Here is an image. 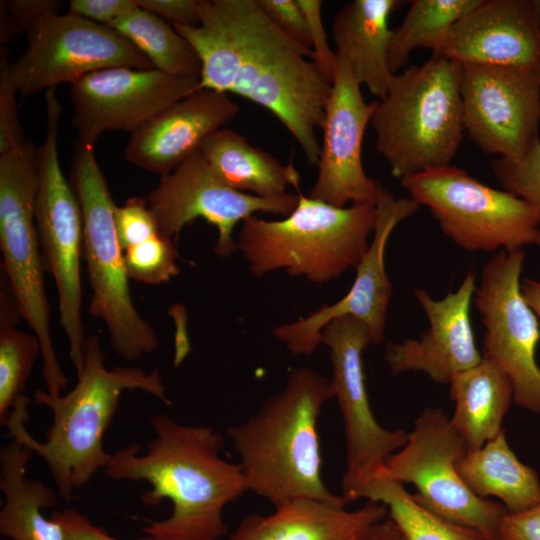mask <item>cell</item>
I'll return each instance as SVG.
<instances>
[{
    "label": "cell",
    "instance_id": "1f68e13d",
    "mask_svg": "<svg viewBox=\"0 0 540 540\" xmlns=\"http://www.w3.org/2000/svg\"><path fill=\"white\" fill-rule=\"evenodd\" d=\"M20 315L6 279L0 290V425L7 426L10 413L23 397L34 364L41 354L34 333L16 328Z\"/></svg>",
    "mask_w": 540,
    "mask_h": 540
},
{
    "label": "cell",
    "instance_id": "836d02e7",
    "mask_svg": "<svg viewBox=\"0 0 540 540\" xmlns=\"http://www.w3.org/2000/svg\"><path fill=\"white\" fill-rule=\"evenodd\" d=\"M492 169L504 190L536 211L540 226V137L521 159L497 157Z\"/></svg>",
    "mask_w": 540,
    "mask_h": 540
},
{
    "label": "cell",
    "instance_id": "277c9868",
    "mask_svg": "<svg viewBox=\"0 0 540 540\" xmlns=\"http://www.w3.org/2000/svg\"><path fill=\"white\" fill-rule=\"evenodd\" d=\"M331 398L330 379L300 367L257 413L227 428L248 491L275 507L296 499L346 506V499L331 492L321 475L318 418Z\"/></svg>",
    "mask_w": 540,
    "mask_h": 540
},
{
    "label": "cell",
    "instance_id": "cb8c5ba5",
    "mask_svg": "<svg viewBox=\"0 0 540 540\" xmlns=\"http://www.w3.org/2000/svg\"><path fill=\"white\" fill-rule=\"evenodd\" d=\"M401 0H353L335 15L331 36L336 55L344 58L362 86L383 98L393 73L388 64L389 45L393 29L390 15L400 7Z\"/></svg>",
    "mask_w": 540,
    "mask_h": 540
},
{
    "label": "cell",
    "instance_id": "3957f363",
    "mask_svg": "<svg viewBox=\"0 0 540 540\" xmlns=\"http://www.w3.org/2000/svg\"><path fill=\"white\" fill-rule=\"evenodd\" d=\"M104 362L100 339L88 335L83 350V368L75 386L58 396H52L46 390L34 392V402L52 413L44 442L34 439L26 428L30 403L26 395L13 407L6 426L12 438L44 460L58 497L65 501L104 469L110 454L104 449L103 437L123 392L143 391L171 405L157 368L150 372L132 366L107 369Z\"/></svg>",
    "mask_w": 540,
    "mask_h": 540
},
{
    "label": "cell",
    "instance_id": "bcb514c9",
    "mask_svg": "<svg viewBox=\"0 0 540 540\" xmlns=\"http://www.w3.org/2000/svg\"><path fill=\"white\" fill-rule=\"evenodd\" d=\"M536 245L540 248V234L538 236V239H537V242H536Z\"/></svg>",
    "mask_w": 540,
    "mask_h": 540
},
{
    "label": "cell",
    "instance_id": "484cf974",
    "mask_svg": "<svg viewBox=\"0 0 540 540\" xmlns=\"http://www.w3.org/2000/svg\"><path fill=\"white\" fill-rule=\"evenodd\" d=\"M454 412L450 420L468 451L481 448L503 428L512 403L513 386L505 372L488 356L450 382Z\"/></svg>",
    "mask_w": 540,
    "mask_h": 540
},
{
    "label": "cell",
    "instance_id": "7c38bea8",
    "mask_svg": "<svg viewBox=\"0 0 540 540\" xmlns=\"http://www.w3.org/2000/svg\"><path fill=\"white\" fill-rule=\"evenodd\" d=\"M523 249L496 252L484 265L473 302L484 327L483 353L508 376L514 403L540 415L539 320L521 291Z\"/></svg>",
    "mask_w": 540,
    "mask_h": 540
},
{
    "label": "cell",
    "instance_id": "74e56055",
    "mask_svg": "<svg viewBox=\"0 0 540 540\" xmlns=\"http://www.w3.org/2000/svg\"><path fill=\"white\" fill-rule=\"evenodd\" d=\"M305 15L313 61L324 77L332 83L336 71L337 56L331 49L322 21V1L298 0Z\"/></svg>",
    "mask_w": 540,
    "mask_h": 540
},
{
    "label": "cell",
    "instance_id": "d4e9b609",
    "mask_svg": "<svg viewBox=\"0 0 540 540\" xmlns=\"http://www.w3.org/2000/svg\"><path fill=\"white\" fill-rule=\"evenodd\" d=\"M33 452L16 439L0 450V533L12 540H64L61 526L44 510L56 506L58 494L26 476Z\"/></svg>",
    "mask_w": 540,
    "mask_h": 540
},
{
    "label": "cell",
    "instance_id": "4dcf8cb0",
    "mask_svg": "<svg viewBox=\"0 0 540 540\" xmlns=\"http://www.w3.org/2000/svg\"><path fill=\"white\" fill-rule=\"evenodd\" d=\"M110 28L129 40L155 69L175 76H200L201 61L193 46L160 17L138 6Z\"/></svg>",
    "mask_w": 540,
    "mask_h": 540
},
{
    "label": "cell",
    "instance_id": "9a60e30c",
    "mask_svg": "<svg viewBox=\"0 0 540 540\" xmlns=\"http://www.w3.org/2000/svg\"><path fill=\"white\" fill-rule=\"evenodd\" d=\"M145 199L160 235L176 241L186 225L202 218L218 231L214 253L226 258L238 251L233 231L239 222L257 212L287 216L296 207L298 194L263 198L237 191L213 173L199 150L161 176Z\"/></svg>",
    "mask_w": 540,
    "mask_h": 540
},
{
    "label": "cell",
    "instance_id": "f546056e",
    "mask_svg": "<svg viewBox=\"0 0 540 540\" xmlns=\"http://www.w3.org/2000/svg\"><path fill=\"white\" fill-rule=\"evenodd\" d=\"M481 0H412L401 24L393 29L388 64L391 72L405 67L414 49L438 53L453 25Z\"/></svg>",
    "mask_w": 540,
    "mask_h": 540
},
{
    "label": "cell",
    "instance_id": "ba28073f",
    "mask_svg": "<svg viewBox=\"0 0 540 540\" xmlns=\"http://www.w3.org/2000/svg\"><path fill=\"white\" fill-rule=\"evenodd\" d=\"M37 150L24 144L0 154V249L9 290L20 317L41 345L46 391L62 394L68 379L58 361L50 328V305L35 224Z\"/></svg>",
    "mask_w": 540,
    "mask_h": 540
},
{
    "label": "cell",
    "instance_id": "6da1fadb",
    "mask_svg": "<svg viewBox=\"0 0 540 540\" xmlns=\"http://www.w3.org/2000/svg\"><path fill=\"white\" fill-rule=\"evenodd\" d=\"M198 26H173L201 61L200 89L233 93L270 111L318 164L332 83L312 50L282 31L257 0H199Z\"/></svg>",
    "mask_w": 540,
    "mask_h": 540
},
{
    "label": "cell",
    "instance_id": "f1b7e54d",
    "mask_svg": "<svg viewBox=\"0 0 540 540\" xmlns=\"http://www.w3.org/2000/svg\"><path fill=\"white\" fill-rule=\"evenodd\" d=\"M367 499L387 507L388 517L406 540H493L481 532L446 520L423 507L404 484L389 478L384 469L358 485L348 500Z\"/></svg>",
    "mask_w": 540,
    "mask_h": 540
},
{
    "label": "cell",
    "instance_id": "603a6c76",
    "mask_svg": "<svg viewBox=\"0 0 540 540\" xmlns=\"http://www.w3.org/2000/svg\"><path fill=\"white\" fill-rule=\"evenodd\" d=\"M315 499H296L269 515L245 517L229 540H365L388 516L387 507L367 501L356 510Z\"/></svg>",
    "mask_w": 540,
    "mask_h": 540
},
{
    "label": "cell",
    "instance_id": "d590c367",
    "mask_svg": "<svg viewBox=\"0 0 540 540\" xmlns=\"http://www.w3.org/2000/svg\"><path fill=\"white\" fill-rule=\"evenodd\" d=\"M116 233L122 250L141 244L160 234L145 198L132 197L114 214Z\"/></svg>",
    "mask_w": 540,
    "mask_h": 540
},
{
    "label": "cell",
    "instance_id": "4fadbf2b",
    "mask_svg": "<svg viewBox=\"0 0 540 540\" xmlns=\"http://www.w3.org/2000/svg\"><path fill=\"white\" fill-rule=\"evenodd\" d=\"M27 46L11 64L18 92L27 97L108 68L153 69L114 29L70 12L47 16L26 30Z\"/></svg>",
    "mask_w": 540,
    "mask_h": 540
},
{
    "label": "cell",
    "instance_id": "7bdbcfd3",
    "mask_svg": "<svg viewBox=\"0 0 540 540\" xmlns=\"http://www.w3.org/2000/svg\"><path fill=\"white\" fill-rule=\"evenodd\" d=\"M499 540H540V502L521 512H507L500 525Z\"/></svg>",
    "mask_w": 540,
    "mask_h": 540
},
{
    "label": "cell",
    "instance_id": "8d00e7d4",
    "mask_svg": "<svg viewBox=\"0 0 540 540\" xmlns=\"http://www.w3.org/2000/svg\"><path fill=\"white\" fill-rule=\"evenodd\" d=\"M1 40L24 31L37 21L60 14L62 1L8 0L1 1Z\"/></svg>",
    "mask_w": 540,
    "mask_h": 540
},
{
    "label": "cell",
    "instance_id": "7402d4cb",
    "mask_svg": "<svg viewBox=\"0 0 540 540\" xmlns=\"http://www.w3.org/2000/svg\"><path fill=\"white\" fill-rule=\"evenodd\" d=\"M238 112L239 106L228 94L199 89L132 133L125 158L148 172L169 174L198 152Z\"/></svg>",
    "mask_w": 540,
    "mask_h": 540
},
{
    "label": "cell",
    "instance_id": "8992f818",
    "mask_svg": "<svg viewBox=\"0 0 540 540\" xmlns=\"http://www.w3.org/2000/svg\"><path fill=\"white\" fill-rule=\"evenodd\" d=\"M297 191L298 203L284 219L252 216L241 223L237 247L251 274L283 270L324 284L356 268L374 232L375 206L336 207Z\"/></svg>",
    "mask_w": 540,
    "mask_h": 540
},
{
    "label": "cell",
    "instance_id": "8fae6325",
    "mask_svg": "<svg viewBox=\"0 0 540 540\" xmlns=\"http://www.w3.org/2000/svg\"><path fill=\"white\" fill-rule=\"evenodd\" d=\"M467 451L450 417L439 407H426L405 445L386 459L384 473L414 485V498L434 514L499 540L507 510L501 503L475 495L464 483L458 464Z\"/></svg>",
    "mask_w": 540,
    "mask_h": 540
},
{
    "label": "cell",
    "instance_id": "7a4b0ae2",
    "mask_svg": "<svg viewBox=\"0 0 540 540\" xmlns=\"http://www.w3.org/2000/svg\"><path fill=\"white\" fill-rule=\"evenodd\" d=\"M154 437L146 451L131 443L110 454L102 470L115 481H145L140 499H167L170 515L142 531L165 540H218L226 535L225 507L248 491L240 464L221 456L224 437L211 427L186 425L167 414L150 420Z\"/></svg>",
    "mask_w": 540,
    "mask_h": 540
},
{
    "label": "cell",
    "instance_id": "b9f144b4",
    "mask_svg": "<svg viewBox=\"0 0 540 540\" xmlns=\"http://www.w3.org/2000/svg\"><path fill=\"white\" fill-rule=\"evenodd\" d=\"M137 4L172 26L200 24L199 0H137Z\"/></svg>",
    "mask_w": 540,
    "mask_h": 540
},
{
    "label": "cell",
    "instance_id": "30bf717a",
    "mask_svg": "<svg viewBox=\"0 0 540 540\" xmlns=\"http://www.w3.org/2000/svg\"><path fill=\"white\" fill-rule=\"evenodd\" d=\"M400 182L464 250L514 251L536 245L540 234L536 211L512 193L490 187L459 167L428 170Z\"/></svg>",
    "mask_w": 540,
    "mask_h": 540
},
{
    "label": "cell",
    "instance_id": "4316f807",
    "mask_svg": "<svg viewBox=\"0 0 540 540\" xmlns=\"http://www.w3.org/2000/svg\"><path fill=\"white\" fill-rule=\"evenodd\" d=\"M200 152L213 173L237 191L270 198L287 193L288 186L299 189L300 174L293 165H283L234 130L216 131Z\"/></svg>",
    "mask_w": 540,
    "mask_h": 540
},
{
    "label": "cell",
    "instance_id": "f6af8a7d",
    "mask_svg": "<svg viewBox=\"0 0 540 540\" xmlns=\"http://www.w3.org/2000/svg\"><path fill=\"white\" fill-rule=\"evenodd\" d=\"M522 295L540 322V281L526 278L521 283Z\"/></svg>",
    "mask_w": 540,
    "mask_h": 540
},
{
    "label": "cell",
    "instance_id": "f35d334b",
    "mask_svg": "<svg viewBox=\"0 0 540 540\" xmlns=\"http://www.w3.org/2000/svg\"><path fill=\"white\" fill-rule=\"evenodd\" d=\"M257 2L282 31L311 49L306 18L298 0H257Z\"/></svg>",
    "mask_w": 540,
    "mask_h": 540
},
{
    "label": "cell",
    "instance_id": "2e32d148",
    "mask_svg": "<svg viewBox=\"0 0 540 540\" xmlns=\"http://www.w3.org/2000/svg\"><path fill=\"white\" fill-rule=\"evenodd\" d=\"M461 66L465 132L485 153L521 159L540 137V73L495 65Z\"/></svg>",
    "mask_w": 540,
    "mask_h": 540
},
{
    "label": "cell",
    "instance_id": "5b68a950",
    "mask_svg": "<svg viewBox=\"0 0 540 540\" xmlns=\"http://www.w3.org/2000/svg\"><path fill=\"white\" fill-rule=\"evenodd\" d=\"M460 63L433 54L393 74L371 119L375 148L400 180L451 165L463 132Z\"/></svg>",
    "mask_w": 540,
    "mask_h": 540
},
{
    "label": "cell",
    "instance_id": "ab89813d",
    "mask_svg": "<svg viewBox=\"0 0 540 540\" xmlns=\"http://www.w3.org/2000/svg\"><path fill=\"white\" fill-rule=\"evenodd\" d=\"M51 518L61 526L64 540H120L95 525L87 516L76 509L68 508L62 511H54ZM139 540L165 539L146 534Z\"/></svg>",
    "mask_w": 540,
    "mask_h": 540
},
{
    "label": "cell",
    "instance_id": "60d3db41",
    "mask_svg": "<svg viewBox=\"0 0 540 540\" xmlns=\"http://www.w3.org/2000/svg\"><path fill=\"white\" fill-rule=\"evenodd\" d=\"M138 8L137 0H71L69 12L110 27L116 20Z\"/></svg>",
    "mask_w": 540,
    "mask_h": 540
},
{
    "label": "cell",
    "instance_id": "83f0119b",
    "mask_svg": "<svg viewBox=\"0 0 540 540\" xmlns=\"http://www.w3.org/2000/svg\"><path fill=\"white\" fill-rule=\"evenodd\" d=\"M464 483L477 496L497 498L509 513L540 502V479L509 446L505 429L481 448L467 451L458 464Z\"/></svg>",
    "mask_w": 540,
    "mask_h": 540
},
{
    "label": "cell",
    "instance_id": "e575fe53",
    "mask_svg": "<svg viewBox=\"0 0 540 540\" xmlns=\"http://www.w3.org/2000/svg\"><path fill=\"white\" fill-rule=\"evenodd\" d=\"M8 51L0 48V154L26 142L19 121L16 92H18Z\"/></svg>",
    "mask_w": 540,
    "mask_h": 540
},
{
    "label": "cell",
    "instance_id": "ee69618b",
    "mask_svg": "<svg viewBox=\"0 0 540 540\" xmlns=\"http://www.w3.org/2000/svg\"><path fill=\"white\" fill-rule=\"evenodd\" d=\"M365 540H406L402 532L395 523L387 516L385 519L376 523Z\"/></svg>",
    "mask_w": 540,
    "mask_h": 540
},
{
    "label": "cell",
    "instance_id": "d6a6232c",
    "mask_svg": "<svg viewBox=\"0 0 540 540\" xmlns=\"http://www.w3.org/2000/svg\"><path fill=\"white\" fill-rule=\"evenodd\" d=\"M128 278L146 285H160L177 276L175 242L158 234L123 251Z\"/></svg>",
    "mask_w": 540,
    "mask_h": 540
},
{
    "label": "cell",
    "instance_id": "d6986e66",
    "mask_svg": "<svg viewBox=\"0 0 540 540\" xmlns=\"http://www.w3.org/2000/svg\"><path fill=\"white\" fill-rule=\"evenodd\" d=\"M376 104L377 100L365 101L350 65L337 56L322 127L318 172L309 197L336 207L375 206L380 185L364 170L362 142Z\"/></svg>",
    "mask_w": 540,
    "mask_h": 540
},
{
    "label": "cell",
    "instance_id": "9c48e42d",
    "mask_svg": "<svg viewBox=\"0 0 540 540\" xmlns=\"http://www.w3.org/2000/svg\"><path fill=\"white\" fill-rule=\"evenodd\" d=\"M45 107L46 134L37 150L35 224L43 269L52 275L56 284L59 323L78 376L83 368L87 337L81 314L83 216L75 191L65 178L59 161L57 139L61 106L55 88L46 91Z\"/></svg>",
    "mask_w": 540,
    "mask_h": 540
},
{
    "label": "cell",
    "instance_id": "44dd1931",
    "mask_svg": "<svg viewBox=\"0 0 540 540\" xmlns=\"http://www.w3.org/2000/svg\"><path fill=\"white\" fill-rule=\"evenodd\" d=\"M435 54L461 65L540 73V0H481L453 25Z\"/></svg>",
    "mask_w": 540,
    "mask_h": 540
},
{
    "label": "cell",
    "instance_id": "52a82bcc",
    "mask_svg": "<svg viewBox=\"0 0 540 540\" xmlns=\"http://www.w3.org/2000/svg\"><path fill=\"white\" fill-rule=\"evenodd\" d=\"M70 183L83 216V259L92 291L89 313L104 323L119 357L128 362L140 360L157 351L159 338L134 305L116 233L117 206L94 145L76 140Z\"/></svg>",
    "mask_w": 540,
    "mask_h": 540
},
{
    "label": "cell",
    "instance_id": "5bb4252c",
    "mask_svg": "<svg viewBox=\"0 0 540 540\" xmlns=\"http://www.w3.org/2000/svg\"><path fill=\"white\" fill-rule=\"evenodd\" d=\"M321 342L330 350V385L344 423L346 469L341 485L346 499L384 469L386 459L405 445L408 432L382 427L372 412L362 359L372 344L369 328L354 317H338L324 326Z\"/></svg>",
    "mask_w": 540,
    "mask_h": 540
},
{
    "label": "cell",
    "instance_id": "ac0fdd59",
    "mask_svg": "<svg viewBox=\"0 0 540 540\" xmlns=\"http://www.w3.org/2000/svg\"><path fill=\"white\" fill-rule=\"evenodd\" d=\"M411 198H396L379 187L375 203L376 220L370 245L357 265L354 282L339 301L323 305L304 318L278 325L273 333L294 355H311L321 342V332L331 320L351 316L370 330L372 344L384 339L387 311L393 286L385 267V250L395 227L417 212Z\"/></svg>",
    "mask_w": 540,
    "mask_h": 540
},
{
    "label": "cell",
    "instance_id": "ffe728a7",
    "mask_svg": "<svg viewBox=\"0 0 540 540\" xmlns=\"http://www.w3.org/2000/svg\"><path fill=\"white\" fill-rule=\"evenodd\" d=\"M476 286L475 273L469 271L458 289L442 299L414 290L429 327L418 339L386 344L384 358L394 375L423 372L435 383L450 384L481 361L470 315Z\"/></svg>",
    "mask_w": 540,
    "mask_h": 540
},
{
    "label": "cell",
    "instance_id": "e0dca14e",
    "mask_svg": "<svg viewBox=\"0 0 540 540\" xmlns=\"http://www.w3.org/2000/svg\"><path fill=\"white\" fill-rule=\"evenodd\" d=\"M200 89V76L113 67L71 85L77 141L95 145L106 131L134 133L170 106Z\"/></svg>",
    "mask_w": 540,
    "mask_h": 540
}]
</instances>
